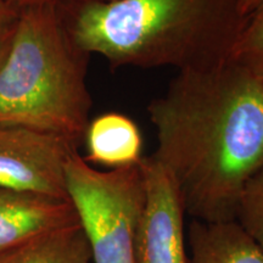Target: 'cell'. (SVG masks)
<instances>
[{
	"mask_svg": "<svg viewBox=\"0 0 263 263\" xmlns=\"http://www.w3.org/2000/svg\"><path fill=\"white\" fill-rule=\"evenodd\" d=\"M147 112L162 164L195 221L235 217L242 189L263 168V85L233 58L180 71Z\"/></svg>",
	"mask_w": 263,
	"mask_h": 263,
	"instance_id": "cell-1",
	"label": "cell"
},
{
	"mask_svg": "<svg viewBox=\"0 0 263 263\" xmlns=\"http://www.w3.org/2000/svg\"><path fill=\"white\" fill-rule=\"evenodd\" d=\"M244 20L239 0H111L80 2L67 25L111 65L180 72L232 58Z\"/></svg>",
	"mask_w": 263,
	"mask_h": 263,
	"instance_id": "cell-2",
	"label": "cell"
},
{
	"mask_svg": "<svg viewBox=\"0 0 263 263\" xmlns=\"http://www.w3.org/2000/svg\"><path fill=\"white\" fill-rule=\"evenodd\" d=\"M87 55L72 38L58 0L18 10L0 67V124L33 128L78 143L91 107Z\"/></svg>",
	"mask_w": 263,
	"mask_h": 263,
	"instance_id": "cell-3",
	"label": "cell"
},
{
	"mask_svg": "<svg viewBox=\"0 0 263 263\" xmlns=\"http://www.w3.org/2000/svg\"><path fill=\"white\" fill-rule=\"evenodd\" d=\"M66 190L89 245L91 263H136L145 202L141 162L100 171L76 151L66 163Z\"/></svg>",
	"mask_w": 263,
	"mask_h": 263,
	"instance_id": "cell-4",
	"label": "cell"
},
{
	"mask_svg": "<svg viewBox=\"0 0 263 263\" xmlns=\"http://www.w3.org/2000/svg\"><path fill=\"white\" fill-rule=\"evenodd\" d=\"M76 151L65 137L0 124V188L68 200L66 163Z\"/></svg>",
	"mask_w": 263,
	"mask_h": 263,
	"instance_id": "cell-5",
	"label": "cell"
},
{
	"mask_svg": "<svg viewBox=\"0 0 263 263\" xmlns=\"http://www.w3.org/2000/svg\"><path fill=\"white\" fill-rule=\"evenodd\" d=\"M145 202L136 239V263H190L185 210L166 168L153 156L144 157Z\"/></svg>",
	"mask_w": 263,
	"mask_h": 263,
	"instance_id": "cell-6",
	"label": "cell"
},
{
	"mask_svg": "<svg viewBox=\"0 0 263 263\" xmlns=\"http://www.w3.org/2000/svg\"><path fill=\"white\" fill-rule=\"evenodd\" d=\"M77 222L68 200L0 188V251Z\"/></svg>",
	"mask_w": 263,
	"mask_h": 263,
	"instance_id": "cell-7",
	"label": "cell"
},
{
	"mask_svg": "<svg viewBox=\"0 0 263 263\" xmlns=\"http://www.w3.org/2000/svg\"><path fill=\"white\" fill-rule=\"evenodd\" d=\"M90 164L110 170L137 166L144 159L143 137L139 127L126 115L107 112L88 123L84 133Z\"/></svg>",
	"mask_w": 263,
	"mask_h": 263,
	"instance_id": "cell-8",
	"label": "cell"
},
{
	"mask_svg": "<svg viewBox=\"0 0 263 263\" xmlns=\"http://www.w3.org/2000/svg\"><path fill=\"white\" fill-rule=\"evenodd\" d=\"M188 240L190 263H263V252L235 219H194Z\"/></svg>",
	"mask_w": 263,
	"mask_h": 263,
	"instance_id": "cell-9",
	"label": "cell"
},
{
	"mask_svg": "<svg viewBox=\"0 0 263 263\" xmlns=\"http://www.w3.org/2000/svg\"><path fill=\"white\" fill-rule=\"evenodd\" d=\"M0 263H91V256L77 222L0 251Z\"/></svg>",
	"mask_w": 263,
	"mask_h": 263,
	"instance_id": "cell-10",
	"label": "cell"
},
{
	"mask_svg": "<svg viewBox=\"0 0 263 263\" xmlns=\"http://www.w3.org/2000/svg\"><path fill=\"white\" fill-rule=\"evenodd\" d=\"M232 58L248 68L263 85V5L245 17Z\"/></svg>",
	"mask_w": 263,
	"mask_h": 263,
	"instance_id": "cell-11",
	"label": "cell"
},
{
	"mask_svg": "<svg viewBox=\"0 0 263 263\" xmlns=\"http://www.w3.org/2000/svg\"><path fill=\"white\" fill-rule=\"evenodd\" d=\"M234 219L263 252V168L242 189Z\"/></svg>",
	"mask_w": 263,
	"mask_h": 263,
	"instance_id": "cell-12",
	"label": "cell"
},
{
	"mask_svg": "<svg viewBox=\"0 0 263 263\" xmlns=\"http://www.w3.org/2000/svg\"><path fill=\"white\" fill-rule=\"evenodd\" d=\"M18 16V10L10 6L4 0H0V29L11 26Z\"/></svg>",
	"mask_w": 263,
	"mask_h": 263,
	"instance_id": "cell-13",
	"label": "cell"
},
{
	"mask_svg": "<svg viewBox=\"0 0 263 263\" xmlns=\"http://www.w3.org/2000/svg\"><path fill=\"white\" fill-rule=\"evenodd\" d=\"M15 22L11 26H9V27H6L4 29H0V67H2L3 62H4L6 55H8L10 44H11Z\"/></svg>",
	"mask_w": 263,
	"mask_h": 263,
	"instance_id": "cell-14",
	"label": "cell"
},
{
	"mask_svg": "<svg viewBox=\"0 0 263 263\" xmlns=\"http://www.w3.org/2000/svg\"><path fill=\"white\" fill-rule=\"evenodd\" d=\"M263 5V0H239V9L240 14L242 15V17L251 15L252 12H255L256 10L261 8Z\"/></svg>",
	"mask_w": 263,
	"mask_h": 263,
	"instance_id": "cell-15",
	"label": "cell"
},
{
	"mask_svg": "<svg viewBox=\"0 0 263 263\" xmlns=\"http://www.w3.org/2000/svg\"><path fill=\"white\" fill-rule=\"evenodd\" d=\"M4 2L8 3L10 6H12L16 10H21L26 8V6L38 4V3L47 2V0H4Z\"/></svg>",
	"mask_w": 263,
	"mask_h": 263,
	"instance_id": "cell-16",
	"label": "cell"
},
{
	"mask_svg": "<svg viewBox=\"0 0 263 263\" xmlns=\"http://www.w3.org/2000/svg\"><path fill=\"white\" fill-rule=\"evenodd\" d=\"M80 2H111V0H80Z\"/></svg>",
	"mask_w": 263,
	"mask_h": 263,
	"instance_id": "cell-17",
	"label": "cell"
}]
</instances>
